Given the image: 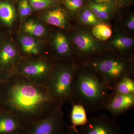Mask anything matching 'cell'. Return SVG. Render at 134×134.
Returning <instances> with one entry per match:
<instances>
[{"mask_svg": "<svg viewBox=\"0 0 134 134\" xmlns=\"http://www.w3.org/2000/svg\"><path fill=\"white\" fill-rule=\"evenodd\" d=\"M63 105L50 96L44 85L12 75L0 90V109L16 117L25 127L43 119Z\"/></svg>", "mask_w": 134, "mask_h": 134, "instance_id": "cell-1", "label": "cell"}, {"mask_svg": "<svg viewBox=\"0 0 134 134\" xmlns=\"http://www.w3.org/2000/svg\"><path fill=\"white\" fill-rule=\"evenodd\" d=\"M83 66L76 69L72 103L81 105L88 111H100L113 91L98 73Z\"/></svg>", "mask_w": 134, "mask_h": 134, "instance_id": "cell-2", "label": "cell"}, {"mask_svg": "<svg viewBox=\"0 0 134 134\" xmlns=\"http://www.w3.org/2000/svg\"><path fill=\"white\" fill-rule=\"evenodd\" d=\"M44 84L50 96L63 105L72 103L73 80L76 68L72 64L55 65Z\"/></svg>", "mask_w": 134, "mask_h": 134, "instance_id": "cell-3", "label": "cell"}, {"mask_svg": "<svg viewBox=\"0 0 134 134\" xmlns=\"http://www.w3.org/2000/svg\"><path fill=\"white\" fill-rule=\"evenodd\" d=\"M84 64L98 73L110 88L124 77L130 76L133 69L130 61L113 57L98 58Z\"/></svg>", "mask_w": 134, "mask_h": 134, "instance_id": "cell-4", "label": "cell"}, {"mask_svg": "<svg viewBox=\"0 0 134 134\" xmlns=\"http://www.w3.org/2000/svg\"><path fill=\"white\" fill-rule=\"evenodd\" d=\"M54 67L46 60L27 61L17 65L12 75L23 76L34 82L44 85Z\"/></svg>", "mask_w": 134, "mask_h": 134, "instance_id": "cell-5", "label": "cell"}, {"mask_svg": "<svg viewBox=\"0 0 134 134\" xmlns=\"http://www.w3.org/2000/svg\"><path fill=\"white\" fill-rule=\"evenodd\" d=\"M62 107L50 115L25 127L24 134H60L67 127Z\"/></svg>", "mask_w": 134, "mask_h": 134, "instance_id": "cell-6", "label": "cell"}, {"mask_svg": "<svg viewBox=\"0 0 134 134\" xmlns=\"http://www.w3.org/2000/svg\"><path fill=\"white\" fill-rule=\"evenodd\" d=\"M78 134H122L121 127L114 118L102 114L88 119Z\"/></svg>", "mask_w": 134, "mask_h": 134, "instance_id": "cell-7", "label": "cell"}, {"mask_svg": "<svg viewBox=\"0 0 134 134\" xmlns=\"http://www.w3.org/2000/svg\"><path fill=\"white\" fill-rule=\"evenodd\" d=\"M134 107V94H122L113 91L103 109L108 111L114 118L132 110Z\"/></svg>", "mask_w": 134, "mask_h": 134, "instance_id": "cell-8", "label": "cell"}, {"mask_svg": "<svg viewBox=\"0 0 134 134\" xmlns=\"http://www.w3.org/2000/svg\"><path fill=\"white\" fill-rule=\"evenodd\" d=\"M24 126L15 115L5 111L0 112V134H14L24 132Z\"/></svg>", "mask_w": 134, "mask_h": 134, "instance_id": "cell-9", "label": "cell"}, {"mask_svg": "<svg viewBox=\"0 0 134 134\" xmlns=\"http://www.w3.org/2000/svg\"><path fill=\"white\" fill-rule=\"evenodd\" d=\"M74 42L77 48L84 55L96 52L98 48V44L96 40L90 34L81 32L76 34Z\"/></svg>", "mask_w": 134, "mask_h": 134, "instance_id": "cell-10", "label": "cell"}, {"mask_svg": "<svg viewBox=\"0 0 134 134\" xmlns=\"http://www.w3.org/2000/svg\"><path fill=\"white\" fill-rule=\"evenodd\" d=\"M17 53L10 44L5 45L0 52V66L12 70L13 74L17 64Z\"/></svg>", "mask_w": 134, "mask_h": 134, "instance_id": "cell-11", "label": "cell"}, {"mask_svg": "<svg viewBox=\"0 0 134 134\" xmlns=\"http://www.w3.org/2000/svg\"><path fill=\"white\" fill-rule=\"evenodd\" d=\"M44 19L48 24L62 29L66 25V14L65 10L62 8H58L48 11Z\"/></svg>", "mask_w": 134, "mask_h": 134, "instance_id": "cell-12", "label": "cell"}, {"mask_svg": "<svg viewBox=\"0 0 134 134\" xmlns=\"http://www.w3.org/2000/svg\"><path fill=\"white\" fill-rule=\"evenodd\" d=\"M72 104V108L70 114L72 126L76 127L83 126L88 120L86 109L81 105L74 103Z\"/></svg>", "mask_w": 134, "mask_h": 134, "instance_id": "cell-13", "label": "cell"}, {"mask_svg": "<svg viewBox=\"0 0 134 134\" xmlns=\"http://www.w3.org/2000/svg\"><path fill=\"white\" fill-rule=\"evenodd\" d=\"M16 13L14 8L10 3L0 1V19L8 26H10L14 21Z\"/></svg>", "mask_w": 134, "mask_h": 134, "instance_id": "cell-14", "label": "cell"}, {"mask_svg": "<svg viewBox=\"0 0 134 134\" xmlns=\"http://www.w3.org/2000/svg\"><path fill=\"white\" fill-rule=\"evenodd\" d=\"M112 90L124 94H134V81L130 76L124 77L111 86Z\"/></svg>", "mask_w": 134, "mask_h": 134, "instance_id": "cell-15", "label": "cell"}, {"mask_svg": "<svg viewBox=\"0 0 134 134\" xmlns=\"http://www.w3.org/2000/svg\"><path fill=\"white\" fill-rule=\"evenodd\" d=\"M88 6L97 17L102 20L109 19L113 9L107 5L93 2H89Z\"/></svg>", "mask_w": 134, "mask_h": 134, "instance_id": "cell-16", "label": "cell"}, {"mask_svg": "<svg viewBox=\"0 0 134 134\" xmlns=\"http://www.w3.org/2000/svg\"><path fill=\"white\" fill-rule=\"evenodd\" d=\"M95 37L101 41H105L110 38L112 34V30L108 25L100 24L96 25L92 30Z\"/></svg>", "mask_w": 134, "mask_h": 134, "instance_id": "cell-17", "label": "cell"}, {"mask_svg": "<svg viewBox=\"0 0 134 134\" xmlns=\"http://www.w3.org/2000/svg\"><path fill=\"white\" fill-rule=\"evenodd\" d=\"M22 48L27 54L38 55L39 51L35 40L31 37L25 36L22 37L20 40Z\"/></svg>", "mask_w": 134, "mask_h": 134, "instance_id": "cell-18", "label": "cell"}, {"mask_svg": "<svg viewBox=\"0 0 134 134\" xmlns=\"http://www.w3.org/2000/svg\"><path fill=\"white\" fill-rule=\"evenodd\" d=\"M24 30L29 35L37 37H41L45 32V29L43 25L31 20L25 23Z\"/></svg>", "mask_w": 134, "mask_h": 134, "instance_id": "cell-19", "label": "cell"}, {"mask_svg": "<svg viewBox=\"0 0 134 134\" xmlns=\"http://www.w3.org/2000/svg\"><path fill=\"white\" fill-rule=\"evenodd\" d=\"M54 43L57 52L60 55H64L68 52L69 46L65 35L58 33L54 39Z\"/></svg>", "mask_w": 134, "mask_h": 134, "instance_id": "cell-20", "label": "cell"}, {"mask_svg": "<svg viewBox=\"0 0 134 134\" xmlns=\"http://www.w3.org/2000/svg\"><path fill=\"white\" fill-rule=\"evenodd\" d=\"M111 44L117 49L123 50L132 46L133 41L132 39L123 36L114 39L111 42Z\"/></svg>", "mask_w": 134, "mask_h": 134, "instance_id": "cell-21", "label": "cell"}, {"mask_svg": "<svg viewBox=\"0 0 134 134\" xmlns=\"http://www.w3.org/2000/svg\"><path fill=\"white\" fill-rule=\"evenodd\" d=\"M32 8L38 10L54 6L57 3L55 0H28Z\"/></svg>", "mask_w": 134, "mask_h": 134, "instance_id": "cell-22", "label": "cell"}, {"mask_svg": "<svg viewBox=\"0 0 134 134\" xmlns=\"http://www.w3.org/2000/svg\"><path fill=\"white\" fill-rule=\"evenodd\" d=\"M80 18L82 21L86 24L94 25L97 24L98 23L97 16L89 9H85L83 11Z\"/></svg>", "mask_w": 134, "mask_h": 134, "instance_id": "cell-23", "label": "cell"}, {"mask_svg": "<svg viewBox=\"0 0 134 134\" xmlns=\"http://www.w3.org/2000/svg\"><path fill=\"white\" fill-rule=\"evenodd\" d=\"M19 12L21 18L28 16L32 12V7L27 0H21L19 2Z\"/></svg>", "mask_w": 134, "mask_h": 134, "instance_id": "cell-24", "label": "cell"}, {"mask_svg": "<svg viewBox=\"0 0 134 134\" xmlns=\"http://www.w3.org/2000/svg\"><path fill=\"white\" fill-rule=\"evenodd\" d=\"M83 0H65V5L68 9L71 11L77 10L83 5Z\"/></svg>", "mask_w": 134, "mask_h": 134, "instance_id": "cell-25", "label": "cell"}, {"mask_svg": "<svg viewBox=\"0 0 134 134\" xmlns=\"http://www.w3.org/2000/svg\"><path fill=\"white\" fill-rule=\"evenodd\" d=\"M93 2L104 4L109 6L112 9H114L119 6L116 0H93Z\"/></svg>", "mask_w": 134, "mask_h": 134, "instance_id": "cell-26", "label": "cell"}, {"mask_svg": "<svg viewBox=\"0 0 134 134\" xmlns=\"http://www.w3.org/2000/svg\"><path fill=\"white\" fill-rule=\"evenodd\" d=\"M79 130L77 127L71 126H67L66 129L60 134H78Z\"/></svg>", "mask_w": 134, "mask_h": 134, "instance_id": "cell-27", "label": "cell"}, {"mask_svg": "<svg viewBox=\"0 0 134 134\" xmlns=\"http://www.w3.org/2000/svg\"><path fill=\"white\" fill-rule=\"evenodd\" d=\"M127 26L129 29L133 30L134 29V16H132L130 19L127 23Z\"/></svg>", "mask_w": 134, "mask_h": 134, "instance_id": "cell-28", "label": "cell"}, {"mask_svg": "<svg viewBox=\"0 0 134 134\" xmlns=\"http://www.w3.org/2000/svg\"><path fill=\"white\" fill-rule=\"evenodd\" d=\"M119 5H127L130 4L133 0H116Z\"/></svg>", "mask_w": 134, "mask_h": 134, "instance_id": "cell-29", "label": "cell"}, {"mask_svg": "<svg viewBox=\"0 0 134 134\" xmlns=\"http://www.w3.org/2000/svg\"><path fill=\"white\" fill-rule=\"evenodd\" d=\"M7 80H2L0 79V85H2Z\"/></svg>", "mask_w": 134, "mask_h": 134, "instance_id": "cell-30", "label": "cell"}, {"mask_svg": "<svg viewBox=\"0 0 134 134\" xmlns=\"http://www.w3.org/2000/svg\"><path fill=\"white\" fill-rule=\"evenodd\" d=\"M14 134H24V132H21V133H16Z\"/></svg>", "mask_w": 134, "mask_h": 134, "instance_id": "cell-31", "label": "cell"}, {"mask_svg": "<svg viewBox=\"0 0 134 134\" xmlns=\"http://www.w3.org/2000/svg\"><path fill=\"white\" fill-rule=\"evenodd\" d=\"M130 134H134L133 132H130Z\"/></svg>", "mask_w": 134, "mask_h": 134, "instance_id": "cell-32", "label": "cell"}]
</instances>
